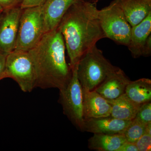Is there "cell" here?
<instances>
[{"label":"cell","instance_id":"1","mask_svg":"<svg viewBox=\"0 0 151 151\" xmlns=\"http://www.w3.org/2000/svg\"><path fill=\"white\" fill-rule=\"evenodd\" d=\"M96 4L77 0L66 12L58 28L63 37L71 70L81 56L98 41L106 38L100 25Z\"/></svg>","mask_w":151,"mask_h":151},{"label":"cell","instance_id":"2","mask_svg":"<svg viewBox=\"0 0 151 151\" xmlns=\"http://www.w3.org/2000/svg\"><path fill=\"white\" fill-rule=\"evenodd\" d=\"M65 51L63 37L58 27L45 33L29 50L35 69L36 88L59 90L67 86L72 71L66 62Z\"/></svg>","mask_w":151,"mask_h":151},{"label":"cell","instance_id":"3","mask_svg":"<svg viewBox=\"0 0 151 151\" xmlns=\"http://www.w3.org/2000/svg\"><path fill=\"white\" fill-rule=\"evenodd\" d=\"M120 68L105 58L96 45L85 52L77 65V77L82 89L92 91Z\"/></svg>","mask_w":151,"mask_h":151},{"label":"cell","instance_id":"4","mask_svg":"<svg viewBox=\"0 0 151 151\" xmlns=\"http://www.w3.org/2000/svg\"><path fill=\"white\" fill-rule=\"evenodd\" d=\"M13 79L22 92L29 93L36 88V75L28 51L14 50L6 57L5 78Z\"/></svg>","mask_w":151,"mask_h":151},{"label":"cell","instance_id":"5","mask_svg":"<svg viewBox=\"0 0 151 151\" xmlns=\"http://www.w3.org/2000/svg\"><path fill=\"white\" fill-rule=\"evenodd\" d=\"M98 17L106 37L119 44L128 46L132 27L127 21L118 0H114L109 6L98 10Z\"/></svg>","mask_w":151,"mask_h":151},{"label":"cell","instance_id":"6","mask_svg":"<svg viewBox=\"0 0 151 151\" xmlns=\"http://www.w3.org/2000/svg\"><path fill=\"white\" fill-rule=\"evenodd\" d=\"M41 5L23 9L14 50L28 51L44 34Z\"/></svg>","mask_w":151,"mask_h":151},{"label":"cell","instance_id":"7","mask_svg":"<svg viewBox=\"0 0 151 151\" xmlns=\"http://www.w3.org/2000/svg\"><path fill=\"white\" fill-rule=\"evenodd\" d=\"M77 66L72 69L70 82L64 89L59 90L58 103L63 114L77 129L84 132L82 88L77 77Z\"/></svg>","mask_w":151,"mask_h":151},{"label":"cell","instance_id":"8","mask_svg":"<svg viewBox=\"0 0 151 151\" xmlns=\"http://www.w3.org/2000/svg\"><path fill=\"white\" fill-rule=\"evenodd\" d=\"M22 9L12 8L1 14L0 18V53L8 54L14 51Z\"/></svg>","mask_w":151,"mask_h":151},{"label":"cell","instance_id":"9","mask_svg":"<svg viewBox=\"0 0 151 151\" xmlns=\"http://www.w3.org/2000/svg\"><path fill=\"white\" fill-rule=\"evenodd\" d=\"M77 0H46L41 5L44 33L58 27L69 8Z\"/></svg>","mask_w":151,"mask_h":151},{"label":"cell","instance_id":"10","mask_svg":"<svg viewBox=\"0 0 151 151\" xmlns=\"http://www.w3.org/2000/svg\"><path fill=\"white\" fill-rule=\"evenodd\" d=\"M132 121L121 120L111 116L84 119V131L93 134H123Z\"/></svg>","mask_w":151,"mask_h":151},{"label":"cell","instance_id":"11","mask_svg":"<svg viewBox=\"0 0 151 151\" xmlns=\"http://www.w3.org/2000/svg\"><path fill=\"white\" fill-rule=\"evenodd\" d=\"M84 119L111 116V105L95 90L82 89Z\"/></svg>","mask_w":151,"mask_h":151},{"label":"cell","instance_id":"12","mask_svg":"<svg viewBox=\"0 0 151 151\" xmlns=\"http://www.w3.org/2000/svg\"><path fill=\"white\" fill-rule=\"evenodd\" d=\"M131 80L119 68L111 73L94 90L107 100H115L125 94Z\"/></svg>","mask_w":151,"mask_h":151},{"label":"cell","instance_id":"13","mask_svg":"<svg viewBox=\"0 0 151 151\" xmlns=\"http://www.w3.org/2000/svg\"><path fill=\"white\" fill-rule=\"evenodd\" d=\"M132 27L142 21L151 13V0H118Z\"/></svg>","mask_w":151,"mask_h":151},{"label":"cell","instance_id":"14","mask_svg":"<svg viewBox=\"0 0 151 151\" xmlns=\"http://www.w3.org/2000/svg\"><path fill=\"white\" fill-rule=\"evenodd\" d=\"M151 32V13L142 21L132 27L127 47L132 56L137 58L142 56L144 47Z\"/></svg>","mask_w":151,"mask_h":151},{"label":"cell","instance_id":"15","mask_svg":"<svg viewBox=\"0 0 151 151\" xmlns=\"http://www.w3.org/2000/svg\"><path fill=\"white\" fill-rule=\"evenodd\" d=\"M108 100L111 105V116L126 121L134 119L141 105L132 101L125 93L115 100Z\"/></svg>","mask_w":151,"mask_h":151},{"label":"cell","instance_id":"16","mask_svg":"<svg viewBox=\"0 0 151 151\" xmlns=\"http://www.w3.org/2000/svg\"><path fill=\"white\" fill-rule=\"evenodd\" d=\"M126 141L123 134H94L88 139L90 150L97 151H118Z\"/></svg>","mask_w":151,"mask_h":151},{"label":"cell","instance_id":"17","mask_svg":"<svg viewBox=\"0 0 151 151\" xmlns=\"http://www.w3.org/2000/svg\"><path fill=\"white\" fill-rule=\"evenodd\" d=\"M125 94L131 100L139 105L151 102V80L141 78L130 81Z\"/></svg>","mask_w":151,"mask_h":151},{"label":"cell","instance_id":"18","mask_svg":"<svg viewBox=\"0 0 151 151\" xmlns=\"http://www.w3.org/2000/svg\"><path fill=\"white\" fill-rule=\"evenodd\" d=\"M147 125L136 118L133 119L123 134L126 141L136 143L145 133Z\"/></svg>","mask_w":151,"mask_h":151},{"label":"cell","instance_id":"19","mask_svg":"<svg viewBox=\"0 0 151 151\" xmlns=\"http://www.w3.org/2000/svg\"><path fill=\"white\" fill-rule=\"evenodd\" d=\"M135 118L146 125L151 123V102L141 105Z\"/></svg>","mask_w":151,"mask_h":151},{"label":"cell","instance_id":"20","mask_svg":"<svg viewBox=\"0 0 151 151\" xmlns=\"http://www.w3.org/2000/svg\"><path fill=\"white\" fill-rule=\"evenodd\" d=\"M138 151L151 150V134L145 133L135 143Z\"/></svg>","mask_w":151,"mask_h":151},{"label":"cell","instance_id":"21","mask_svg":"<svg viewBox=\"0 0 151 151\" xmlns=\"http://www.w3.org/2000/svg\"><path fill=\"white\" fill-rule=\"evenodd\" d=\"M42 5V0H22L20 7L22 9Z\"/></svg>","mask_w":151,"mask_h":151},{"label":"cell","instance_id":"22","mask_svg":"<svg viewBox=\"0 0 151 151\" xmlns=\"http://www.w3.org/2000/svg\"><path fill=\"white\" fill-rule=\"evenodd\" d=\"M22 0H0V6L4 10L15 7L17 4Z\"/></svg>","mask_w":151,"mask_h":151},{"label":"cell","instance_id":"23","mask_svg":"<svg viewBox=\"0 0 151 151\" xmlns=\"http://www.w3.org/2000/svg\"><path fill=\"white\" fill-rule=\"evenodd\" d=\"M118 151H138L135 143L126 142L121 146Z\"/></svg>","mask_w":151,"mask_h":151},{"label":"cell","instance_id":"24","mask_svg":"<svg viewBox=\"0 0 151 151\" xmlns=\"http://www.w3.org/2000/svg\"><path fill=\"white\" fill-rule=\"evenodd\" d=\"M7 55L0 53V81L5 78V68Z\"/></svg>","mask_w":151,"mask_h":151},{"label":"cell","instance_id":"25","mask_svg":"<svg viewBox=\"0 0 151 151\" xmlns=\"http://www.w3.org/2000/svg\"><path fill=\"white\" fill-rule=\"evenodd\" d=\"M151 54V35L147 40L145 45L144 47L142 56H150Z\"/></svg>","mask_w":151,"mask_h":151},{"label":"cell","instance_id":"26","mask_svg":"<svg viewBox=\"0 0 151 151\" xmlns=\"http://www.w3.org/2000/svg\"><path fill=\"white\" fill-rule=\"evenodd\" d=\"M99 1H100V0H92V1H91V3L96 4V3H97V2Z\"/></svg>","mask_w":151,"mask_h":151},{"label":"cell","instance_id":"27","mask_svg":"<svg viewBox=\"0 0 151 151\" xmlns=\"http://www.w3.org/2000/svg\"><path fill=\"white\" fill-rule=\"evenodd\" d=\"M4 9H3V8L1 6H0V14L3 12V11H4Z\"/></svg>","mask_w":151,"mask_h":151},{"label":"cell","instance_id":"28","mask_svg":"<svg viewBox=\"0 0 151 151\" xmlns=\"http://www.w3.org/2000/svg\"><path fill=\"white\" fill-rule=\"evenodd\" d=\"M85 1H87L90 2H91V1L92 0H85Z\"/></svg>","mask_w":151,"mask_h":151},{"label":"cell","instance_id":"29","mask_svg":"<svg viewBox=\"0 0 151 151\" xmlns=\"http://www.w3.org/2000/svg\"><path fill=\"white\" fill-rule=\"evenodd\" d=\"M1 14H0V18H1Z\"/></svg>","mask_w":151,"mask_h":151}]
</instances>
